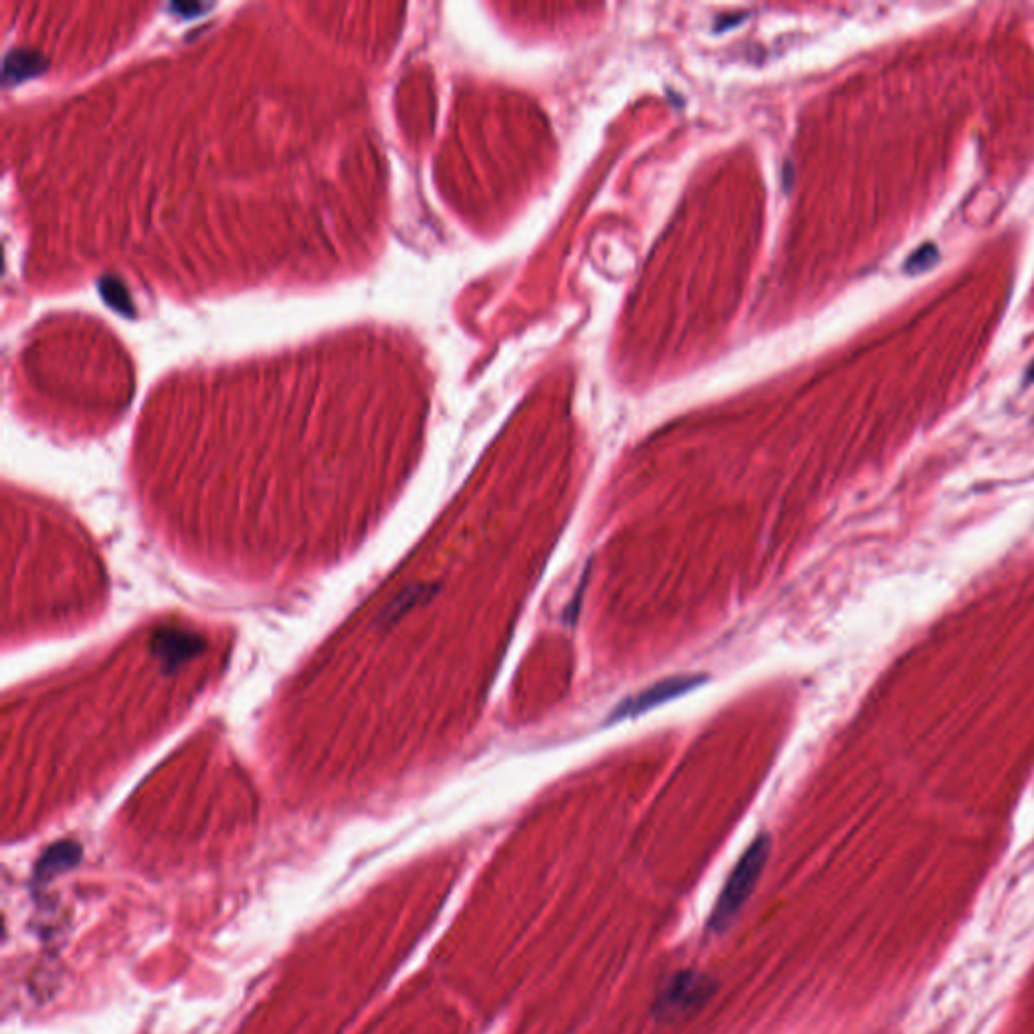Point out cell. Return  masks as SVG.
Returning a JSON list of instances; mask_svg holds the SVG:
<instances>
[{"label": "cell", "mask_w": 1034, "mask_h": 1034, "mask_svg": "<svg viewBox=\"0 0 1034 1034\" xmlns=\"http://www.w3.org/2000/svg\"><path fill=\"white\" fill-rule=\"evenodd\" d=\"M937 261H939V249L935 247L934 242H925L909 256L906 265H904V271L909 277H915V275L932 270Z\"/></svg>", "instance_id": "5"}, {"label": "cell", "mask_w": 1034, "mask_h": 1034, "mask_svg": "<svg viewBox=\"0 0 1034 1034\" xmlns=\"http://www.w3.org/2000/svg\"><path fill=\"white\" fill-rule=\"evenodd\" d=\"M706 681H708V677H703V675H675V677L659 681L651 687L643 689L640 694L626 697L624 701L619 703V708L612 711L610 720L619 722V720L635 718L638 713H645V711L657 708V706H663L669 699H677L687 692H694Z\"/></svg>", "instance_id": "3"}, {"label": "cell", "mask_w": 1034, "mask_h": 1034, "mask_svg": "<svg viewBox=\"0 0 1034 1034\" xmlns=\"http://www.w3.org/2000/svg\"><path fill=\"white\" fill-rule=\"evenodd\" d=\"M79 861V847L72 843H61L45 852L43 859L37 864V877H51L59 871H65Z\"/></svg>", "instance_id": "4"}, {"label": "cell", "mask_w": 1034, "mask_h": 1034, "mask_svg": "<svg viewBox=\"0 0 1034 1034\" xmlns=\"http://www.w3.org/2000/svg\"><path fill=\"white\" fill-rule=\"evenodd\" d=\"M768 855H770V838L760 835L739 857V861L734 867L732 875L725 881L722 895H720L718 904L713 907V913L709 918V930L711 932H723L734 921V918L739 913V909L748 901L758 879L762 875Z\"/></svg>", "instance_id": "1"}, {"label": "cell", "mask_w": 1034, "mask_h": 1034, "mask_svg": "<svg viewBox=\"0 0 1034 1034\" xmlns=\"http://www.w3.org/2000/svg\"><path fill=\"white\" fill-rule=\"evenodd\" d=\"M713 992L715 984L706 974L692 970L680 972L669 980V984L661 992L657 1000V1014L661 1019H675L695 1012L708 1002Z\"/></svg>", "instance_id": "2"}, {"label": "cell", "mask_w": 1034, "mask_h": 1034, "mask_svg": "<svg viewBox=\"0 0 1034 1034\" xmlns=\"http://www.w3.org/2000/svg\"><path fill=\"white\" fill-rule=\"evenodd\" d=\"M1026 381H1029V383H1034V360L1031 362V366L1026 369Z\"/></svg>", "instance_id": "6"}]
</instances>
